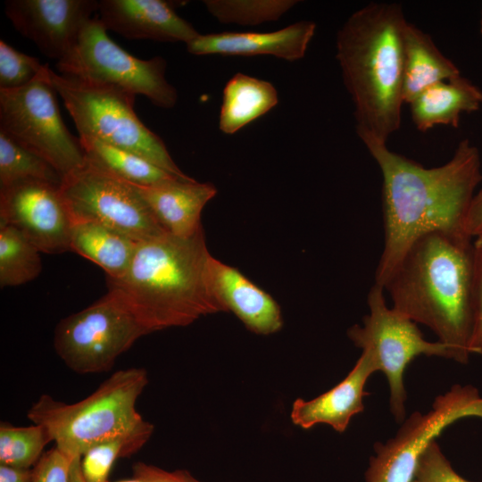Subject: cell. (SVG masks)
Here are the masks:
<instances>
[{
    "label": "cell",
    "instance_id": "cb8c5ba5",
    "mask_svg": "<svg viewBox=\"0 0 482 482\" xmlns=\"http://www.w3.org/2000/svg\"><path fill=\"white\" fill-rule=\"evenodd\" d=\"M79 137L87 161L129 183L154 186L179 178L128 150L96 138Z\"/></svg>",
    "mask_w": 482,
    "mask_h": 482
},
{
    "label": "cell",
    "instance_id": "30bf717a",
    "mask_svg": "<svg viewBox=\"0 0 482 482\" xmlns=\"http://www.w3.org/2000/svg\"><path fill=\"white\" fill-rule=\"evenodd\" d=\"M147 334L118 294L109 289L96 303L60 320L54 346L72 371L101 373Z\"/></svg>",
    "mask_w": 482,
    "mask_h": 482
},
{
    "label": "cell",
    "instance_id": "f546056e",
    "mask_svg": "<svg viewBox=\"0 0 482 482\" xmlns=\"http://www.w3.org/2000/svg\"><path fill=\"white\" fill-rule=\"evenodd\" d=\"M45 64L0 40V89L9 90L29 84Z\"/></svg>",
    "mask_w": 482,
    "mask_h": 482
},
{
    "label": "cell",
    "instance_id": "d6a6232c",
    "mask_svg": "<svg viewBox=\"0 0 482 482\" xmlns=\"http://www.w3.org/2000/svg\"><path fill=\"white\" fill-rule=\"evenodd\" d=\"M473 330L470 353H482V237L474 241Z\"/></svg>",
    "mask_w": 482,
    "mask_h": 482
},
{
    "label": "cell",
    "instance_id": "f1b7e54d",
    "mask_svg": "<svg viewBox=\"0 0 482 482\" xmlns=\"http://www.w3.org/2000/svg\"><path fill=\"white\" fill-rule=\"evenodd\" d=\"M145 445L138 439L119 437L92 446L81 456L80 467L85 482H109L115 461L131 456Z\"/></svg>",
    "mask_w": 482,
    "mask_h": 482
},
{
    "label": "cell",
    "instance_id": "9a60e30c",
    "mask_svg": "<svg viewBox=\"0 0 482 482\" xmlns=\"http://www.w3.org/2000/svg\"><path fill=\"white\" fill-rule=\"evenodd\" d=\"M97 12L107 31L129 39L187 44L200 34L163 0H100Z\"/></svg>",
    "mask_w": 482,
    "mask_h": 482
},
{
    "label": "cell",
    "instance_id": "74e56055",
    "mask_svg": "<svg viewBox=\"0 0 482 482\" xmlns=\"http://www.w3.org/2000/svg\"><path fill=\"white\" fill-rule=\"evenodd\" d=\"M115 482H144V481L138 478L133 477L130 479H124V480H120V481H115Z\"/></svg>",
    "mask_w": 482,
    "mask_h": 482
},
{
    "label": "cell",
    "instance_id": "8d00e7d4",
    "mask_svg": "<svg viewBox=\"0 0 482 482\" xmlns=\"http://www.w3.org/2000/svg\"><path fill=\"white\" fill-rule=\"evenodd\" d=\"M81 457L75 458L72 462L71 482H85L80 467Z\"/></svg>",
    "mask_w": 482,
    "mask_h": 482
},
{
    "label": "cell",
    "instance_id": "5b68a950",
    "mask_svg": "<svg viewBox=\"0 0 482 482\" xmlns=\"http://www.w3.org/2000/svg\"><path fill=\"white\" fill-rule=\"evenodd\" d=\"M148 384L143 368L113 372L87 397L66 403L44 394L30 406L27 417L46 428L52 442L71 459L81 457L92 446L119 437L145 442L154 425L136 408Z\"/></svg>",
    "mask_w": 482,
    "mask_h": 482
},
{
    "label": "cell",
    "instance_id": "4fadbf2b",
    "mask_svg": "<svg viewBox=\"0 0 482 482\" xmlns=\"http://www.w3.org/2000/svg\"><path fill=\"white\" fill-rule=\"evenodd\" d=\"M0 222L18 229L42 253L71 251L72 221L60 185L30 179L0 188Z\"/></svg>",
    "mask_w": 482,
    "mask_h": 482
},
{
    "label": "cell",
    "instance_id": "f35d334b",
    "mask_svg": "<svg viewBox=\"0 0 482 482\" xmlns=\"http://www.w3.org/2000/svg\"><path fill=\"white\" fill-rule=\"evenodd\" d=\"M480 31H481V34H482V19H481Z\"/></svg>",
    "mask_w": 482,
    "mask_h": 482
},
{
    "label": "cell",
    "instance_id": "ba28073f",
    "mask_svg": "<svg viewBox=\"0 0 482 482\" xmlns=\"http://www.w3.org/2000/svg\"><path fill=\"white\" fill-rule=\"evenodd\" d=\"M49 66L28 85L0 89V130L48 162L62 177L80 168L86 155L79 137L66 128Z\"/></svg>",
    "mask_w": 482,
    "mask_h": 482
},
{
    "label": "cell",
    "instance_id": "8fae6325",
    "mask_svg": "<svg viewBox=\"0 0 482 482\" xmlns=\"http://www.w3.org/2000/svg\"><path fill=\"white\" fill-rule=\"evenodd\" d=\"M60 190L72 223H99L137 241L168 233L134 184L87 159L80 168L62 177Z\"/></svg>",
    "mask_w": 482,
    "mask_h": 482
},
{
    "label": "cell",
    "instance_id": "7a4b0ae2",
    "mask_svg": "<svg viewBox=\"0 0 482 482\" xmlns=\"http://www.w3.org/2000/svg\"><path fill=\"white\" fill-rule=\"evenodd\" d=\"M465 234L432 231L415 239L383 288L393 308L428 327L467 363L473 330L474 242Z\"/></svg>",
    "mask_w": 482,
    "mask_h": 482
},
{
    "label": "cell",
    "instance_id": "e575fe53",
    "mask_svg": "<svg viewBox=\"0 0 482 482\" xmlns=\"http://www.w3.org/2000/svg\"><path fill=\"white\" fill-rule=\"evenodd\" d=\"M464 232L473 238L482 237V188L474 195L464 220Z\"/></svg>",
    "mask_w": 482,
    "mask_h": 482
},
{
    "label": "cell",
    "instance_id": "d590c367",
    "mask_svg": "<svg viewBox=\"0 0 482 482\" xmlns=\"http://www.w3.org/2000/svg\"><path fill=\"white\" fill-rule=\"evenodd\" d=\"M33 470L0 464V482H32Z\"/></svg>",
    "mask_w": 482,
    "mask_h": 482
},
{
    "label": "cell",
    "instance_id": "ac0fdd59",
    "mask_svg": "<svg viewBox=\"0 0 482 482\" xmlns=\"http://www.w3.org/2000/svg\"><path fill=\"white\" fill-rule=\"evenodd\" d=\"M376 371L372 359L362 352L351 371L334 387L311 400L297 398L291 409L292 422L303 429L327 424L343 433L352 418L364 411L363 399L369 395L365 386Z\"/></svg>",
    "mask_w": 482,
    "mask_h": 482
},
{
    "label": "cell",
    "instance_id": "d4e9b609",
    "mask_svg": "<svg viewBox=\"0 0 482 482\" xmlns=\"http://www.w3.org/2000/svg\"><path fill=\"white\" fill-rule=\"evenodd\" d=\"M41 252L16 228L0 222V286L14 287L36 278Z\"/></svg>",
    "mask_w": 482,
    "mask_h": 482
},
{
    "label": "cell",
    "instance_id": "ffe728a7",
    "mask_svg": "<svg viewBox=\"0 0 482 482\" xmlns=\"http://www.w3.org/2000/svg\"><path fill=\"white\" fill-rule=\"evenodd\" d=\"M409 104L412 121L420 131L437 125L457 128L461 113L480 108L482 91L459 75L428 87Z\"/></svg>",
    "mask_w": 482,
    "mask_h": 482
},
{
    "label": "cell",
    "instance_id": "603a6c76",
    "mask_svg": "<svg viewBox=\"0 0 482 482\" xmlns=\"http://www.w3.org/2000/svg\"><path fill=\"white\" fill-rule=\"evenodd\" d=\"M278 103V91L270 82L237 73L223 88L219 129L226 135H233L269 112Z\"/></svg>",
    "mask_w": 482,
    "mask_h": 482
},
{
    "label": "cell",
    "instance_id": "1f68e13d",
    "mask_svg": "<svg viewBox=\"0 0 482 482\" xmlns=\"http://www.w3.org/2000/svg\"><path fill=\"white\" fill-rule=\"evenodd\" d=\"M73 460L54 446L35 464L32 482H71Z\"/></svg>",
    "mask_w": 482,
    "mask_h": 482
},
{
    "label": "cell",
    "instance_id": "4316f807",
    "mask_svg": "<svg viewBox=\"0 0 482 482\" xmlns=\"http://www.w3.org/2000/svg\"><path fill=\"white\" fill-rule=\"evenodd\" d=\"M50 442V436L41 425L15 427L1 422L0 464L29 469L39 461L43 449Z\"/></svg>",
    "mask_w": 482,
    "mask_h": 482
},
{
    "label": "cell",
    "instance_id": "8992f818",
    "mask_svg": "<svg viewBox=\"0 0 482 482\" xmlns=\"http://www.w3.org/2000/svg\"><path fill=\"white\" fill-rule=\"evenodd\" d=\"M49 78L79 137L96 138L137 154L177 177H189L177 166L162 139L136 114L135 95L58 74L51 69Z\"/></svg>",
    "mask_w": 482,
    "mask_h": 482
},
{
    "label": "cell",
    "instance_id": "83f0119b",
    "mask_svg": "<svg viewBox=\"0 0 482 482\" xmlns=\"http://www.w3.org/2000/svg\"><path fill=\"white\" fill-rule=\"evenodd\" d=\"M295 0H205L207 11L221 23L256 26L276 21L292 9Z\"/></svg>",
    "mask_w": 482,
    "mask_h": 482
},
{
    "label": "cell",
    "instance_id": "e0dca14e",
    "mask_svg": "<svg viewBox=\"0 0 482 482\" xmlns=\"http://www.w3.org/2000/svg\"><path fill=\"white\" fill-rule=\"evenodd\" d=\"M208 277L212 293L223 312H233L250 331L267 336L282 328L279 305L237 268L212 256Z\"/></svg>",
    "mask_w": 482,
    "mask_h": 482
},
{
    "label": "cell",
    "instance_id": "484cf974",
    "mask_svg": "<svg viewBox=\"0 0 482 482\" xmlns=\"http://www.w3.org/2000/svg\"><path fill=\"white\" fill-rule=\"evenodd\" d=\"M30 179L60 185L62 176L45 159L0 130V188Z\"/></svg>",
    "mask_w": 482,
    "mask_h": 482
},
{
    "label": "cell",
    "instance_id": "3957f363",
    "mask_svg": "<svg viewBox=\"0 0 482 482\" xmlns=\"http://www.w3.org/2000/svg\"><path fill=\"white\" fill-rule=\"evenodd\" d=\"M406 23L399 4L370 3L352 13L337 33V59L360 138L386 143L400 128Z\"/></svg>",
    "mask_w": 482,
    "mask_h": 482
},
{
    "label": "cell",
    "instance_id": "7402d4cb",
    "mask_svg": "<svg viewBox=\"0 0 482 482\" xmlns=\"http://www.w3.org/2000/svg\"><path fill=\"white\" fill-rule=\"evenodd\" d=\"M139 242L96 222H74L71 229V251L97 264L113 279L126 273Z\"/></svg>",
    "mask_w": 482,
    "mask_h": 482
},
{
    "label": "cell",
    "instance_id": "6da1fadb",
    "mask_svg": "<svg viewBox=\"0 0 482 482\" xmlns=\"http://www.w3.org/2000/svg\"><path fill=\"white\" fill-rule=\"evenodd\" d=\"M361 140L383 178L385 238L375 274V284L383 287L419 237L432 231L465 234L467 211L482 180L480 154L469 139H463L446 163L425 168L389 150L385 142L368 137Z\"/></svg>",
    "mask_w": 482,
    "mask_h": 482
},
{
    "label": "cell",
    "instance_id": "4dcf8cb0",
    "mask_svg": "<svg viewBox=\"0 0 482 482\" xmlns=\"http://www.w3.org/2000/svg\"><path fill=\"white\" fill-rule=\"evenodd\" d=\"M411 482H471L459 475L443 453L439 445L431 442L419 461Z\"/></svg>",
    "mask_w": 482,
    "mask_h": 482
},
{
    "label": "cell",
    "instance_id": "9c48e42d",
    "mask_svg": "<svg viewBox=\"0 0 482 482\" xmlns=\"http://www.w3.org/2000/svg\"><path fill=\"white\" fill-rule=\"evenodd\" d=\"M384 288L374 284L368 295L370 313L362 325H353L347 335L374 362L377 371L386 376L389 386L390 411L395 420H405L407 399L403 373L411 362L420 355L438 356L454 360L453 351L442 342L427 341L416 322L389 308Z\"/></svg>",
    "mask_w": 482,
    "mask_h": 482
},
{
    "label": "cell",
    "instance_id": "52a82bcc",
    "mask_svg": "<svg viewBox=\"0 0 482 482\" xmlns=\"http://www.w3.org/2000/svg\"><path fill=\"white\" fill-rule=\"evenodd\" d=\"M56 67L64 76L142 95L161 108H172L178 101L176 88L165 78L166 60H143L128 53L109 37L97 16L85 24Z\"/></svg>",
    "mask_w": 482,
    "mask_h": 482
},
{
    "label": "cell",
    "instance_id": "5bb4252c",
    "mask_svg": "<svg viewBox=\"0 0 482 482\" xmlns=\"http://www.w3.org/2000/svg\"><path fill=\"white\" fill-rule=\"evenodd\" d=\"M98 4L96 0H7L4 12L23 37L58 62L76 43Z\"/></svg>",
    "mask_w": 482,
    "mask_h": 482
},
{
    "label": "cell",
    "instance_id": "277c9868",
    "mask_svg": "<svg viewBox=\"0 0 482 482\" xmlns=\"http://www.w3.org/2000/svg\"><path fill=\"white\" fill-rule=\"evenodd\" d=\"M211 257L203 228L189 237L164 233L140 241L126 273L107 285L149 334L186 327L223 312L210 287Z\"/></svg>",
    "mask_w": 482,
    "mask_h": 482
},
{
    "label": "cell",
    "instance_id": "44dd1931",
    "mask_svg": "<svg viewBox=\"0 0 482 482\" xmlns=\"http://www.w3.org/2000/svg\"><path fill=\"white\" fill-rule=\"evenodd\" d=\"M403 98L406 104L428 87L461 75L431 37L408 21L403 33Z\"/></svg>",
    "mask_w": 482,
    "mask_h": 482
},
{
    "label": "cell",
    "instance_id": "7c38bea8",
    "mask_svg": "<svg viewBox=\"0 0 482 482\" xmlns=\"http://www.w3.org/2000/svg\"><path fill=\"white\" fill-rule=\"evenodd\" d=\"M466 417L482 419V396L471 385H454L436 397L426 413L412 412L395 436L374 445L366 482H411L421 455L450 425Z\"/></svg>",
    "mask_w": 482,
    "mask_h": 482
},
{
    "label": "cell",
    "instance_id": "2e32d148",
    "mask_svg": "<svg viewBox=\"0 0 482 482\" xmlns=\"http://www.w3.org/2000/svg\"><path fill=\"white\" fill-rule=\"evenodd\" d=\"M315 29L313 21H300L274 31L199 34L186 46L195 55H272L294 62L304 56Z\"/></svg>",
    "mask_w": 482,
    "mask_h": 482
},
{
    "label": "cell",
    "instance_id": "d6986e66",
    "mask_svg": "<svg viewBox=\"0 0 482 482\" xmlns=\"http://www.w3.org/2000/svg\"><path fill=\"white\" fill-rule=\"evenodd\" d=\"M135 186L165 231L179 237H192L203 228L202 211L217 194L213 184L191 177Z\"/></svg>",
    "mask_w": 482,
    "mask_h": 482
},
{
    "label": "cell",
    "instance_id": "836d02e7",
    "mask_svg": "<svg viewBox=\"0 0 482 482\" xmlns=\"http://www.w3.org/2000/svg\"><path fill=\"white\" fill-rule=\"evenodd\" d=\"M132 470L133 477L138 478L144 482H202L187 470L168 471L141 461L136 462Z\"/></svg>",
    "mask_w": 482,
    "mask_h": 482
}]
</instances>
